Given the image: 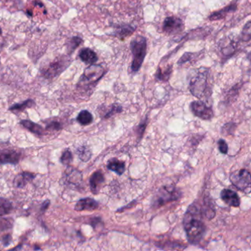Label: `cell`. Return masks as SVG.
Masks as SVG:
<instances>
[{
    "instance_id": "1",
    "label": "cell",
    "mask_w": 251,
    "mask_h": 251,
    "mask_svg": "<svg viewBox=\"0 0 251 251\" xmlns=\"http://www.w3.org/2000/svg\"><path fill=\"white\" fill-rule=\"evenodd\" d=\"M184 228L188 241L197 245L205 233V225L202 221V212L197 204L189 206L184 217Z\"/></svg>"
},
{
    "instance_id": "2",
    "label": "cell",
    "mask_w": 251,
    "mask_h": 251,
    "mask_svg": "<svg viewBox=\"0 0 251 251\" xmlns=\"http://www.w3.org/2000/svg\"><path fill=\"white\" fill-rule=\"evenodd\" d=\"M147 50L146 38L141 36L135 37L131 42V50L133 54V61L131 66L133 72H137L144 61Z\"/></svg>"
},
{
    "instance_id": "3",
    "label": "cell",
    "mask_w": 251,
    "mask_h": 251,
    "mask_svg": "<svg viewBox=\"0 0 251 251\" xmlns=\"http://www.w3.org/2000/svg\"><path fill=\"white\" fill-rule=\"evenodd\" d=\"M181 192L175 186H163L155 195L152 200L154 208H160L171 202L176 201L181 197Z\"/></svg>"
},
{
    "instance_id": "4",
    "label": "cell",
    "mask_w": 251,
    "mask_h": 251,
    "mask_svg": "<svg viewBox=\"0 0 251 251\" xmlns=\"http://www.w3.org/2000/svg\"><path fill=\"white\" fill-rule=\"evenodd\" d=\"M207 71L201 69L190 82V90L198 98L206 97L208 91Z\"/></svg>"
},
{
    "instance_id": "5",
    "label": "cell",
    "mask_w": 251,
    "mask_h": 251,
    "mask_svg": "<svg viewBox=\"0 0 251 251\" xmlns=\"http://www.w3.org/2000/svg\"><path fill=\"white\" fill-rule=\"evenodd\" d=\"M104 70L101 65H92L84 70L79 81V87L83 89H90L95 86L97 82L104 74Z\"/></svg>"
},
{
    "instance_id": "6",
    "label": "cell",
    "mask_w": 251,
    "mask_h": 251,
    "mask_svg": "<svg viewBox=\"0 0 251 251\" xmlns=\"http://www.w3.org/2000/svg\"><path fill=\"white\" fill-rule=\"evenodd\" d=\"M70 64V59L67 56H61L54 59L41 70L43 77L47 79H52L60 75Z\"/></svg>"
},
{
    "instance_id": "7",
    "label": "cell",
    "mask_w": 251,
    "mask_h": 251,
    "mask_svg": "<svg viewBox=\"0 0 251 251\" xmlns=\"http://www.w3.org/2000/svg\"><path fill=\"white\" fill-rule=\"evenodd\" d=\"M230 180L236 189L244 193H251V174L248 170L242 169L234 172L230 176Z\"/></svg>"
},
{
    "instance_id": "8",
    "label": "cell",
    "mask_w": 251,
    "mask_h": 251,
    "mask_svg": "<svg viewBox=\"0 0 251 251\" xmlns=\"http://www.w3.org/2000/svg\"><path fill=\"white\" fill-rule=\"evenodd\" d=\"M192 112L196 117L203 120H211L213 117V110L202 101H194L190 105Z\"/></svg>"
},
{
    "instance_id": "9",
    "label": "cell",
    "mask_w": 251,
    "mask_h": 251,
    "mask_svg": "<svg viewBox=\"0 0 251 251\" xmlns=\"http://www.w3.org/2000/svg\"><path fill=\"white\" fill-rule=\"evenodd\" d=\"M183 29V22L180 18L176 17H167L163 23V31L168 34H179Z\"/></svg>"
},
{
    "instance_id": "10",
    "label": "cell",
    "mask_w": 251,
    "mask_h": 251,
    "mask_svg": "<svg viewBox=\"0 0 251 251\" xmlns=\"http://www.w3.org/2000/svg\"><path fill=\"white\" fill-rule=\"evenodd\" d=\"M21 159V154L14 150H0V165L17 164Z\"/></svg>"
},
{
    "instance_id": "11",
    "label": "cell",
    "mask_w": 251,
    "mask_h": 251,
    "mask_svg": "<svg viewBox=\"0 0 251 251\" xmlns=\"http://www.w3.org/2000/svg\"><path fill=\"white\" fill-rule=\"evenodd\" d=\"M220 197L225 203L232 207H238L240 205L239 195L231 189H223L220 193Z\"/></svg>"
},
{
    "instance_id": "12",
    "label": "cell",
    "mask_w": 251,
    "mask_h": 251,
    "mask_svg": "<svg viewBox=\"0 0 251 251\" xmlns=\"http://www.w3.org/2000/svg\"><path fill=\"white\" fill-rule=\"evenodd\" d=\"M99 203L98 202L96 201L92 198L81 199L77 202L76 204L75 209L77 212H82V211H93L98 209Z\"/></svg>"
},
{
    "instance_id": "13",
    "label": "cell",
    "mask_w": 251,
    "mask_h": 251,
    "mask_svg": "<svg viewBox=\"0 0 251 251\" xmlns=\"http://www.w3.org/2000/svg\"><path fill=\"white\" fill-rule=\"evenodd\" d=\"M104 182V176L101 172H95L90 179V189L94 195L98 194Z\"/></svg>"
},
{
    "instance_id": "14",
    "label": "cell",
    "mask_w": 251,
    "mask_h": 251,
    "mask_svg": "<svg viewBox=\"0 0 251 251\" xmlns=\"http://www.w3.org/2000/svg\"><path fill=\"white\" fill-rule=\"evenodd\" d=\"M35 178V175L29 172H23L18 176H16L14 180V186L18 189L24 188L29 182L33 180Z\"/></svg>"
},
{
    "instance_id": "15",
    "label": "cell",
    "mask_w": 251,
    "mask_h": 251,
    "mask_svg": "<svg viewBox=\"0 0 251 251\" xmlns=\"http://www.w3.org/2000/svg\"><path fill=\"white\" fill-rule=\"evenodd\" d=\"M79 57L82 61L87 64H93L98 60L97 53L89 48H84L80 51Z\"/></svg>"
},
{
    "instance_id": "16",
    "label": "cell",
    "mask_w": 251,
    "mask_h": 251,
    "mask_svg": "<svg viewBox=\"0 0 251 251\" xmlns=\"http://www.w3.org/2000/svg\"><path fill=\"white\" fill-rule=\"evenodd\" d=\"M20 124H21L23 127L27 129V130H30L31 133H34V134L38 135V136H43V135L45 134V130H44V129L40 125L30 121V120H21V121L20 122Z\"/></svg>"
},
{
    "instance_id": "17",
    "label": "cell",
    "mask_w": 251,
    "mask_h": 251,
    "mask_svg": "<svg viewBox=\"0 0 251 251\" xmlns=\"http://www.w3.org/2000/svg\"><path fill=\"white\" fill-rule=\"evenodd\" d=\"M35 105V103L33 100L28 99V100H25L22 103H16V104L13 105L9 108V110L14 114H18L24 111L25 109L33 107Z\"/></svg>"
},
{
    "instance_id": "18",
    "label": "cell",
    "mask_w": 251,
    "mask_h": 251,
    "mask_svg": "<svg viewBox=\"0 0 251 251\" xmlns=\"http://www.w3.org/2000/svg\"><path fill=\"white\" fill-rule=\"evenodd\" d=\"M107 168L117 173L118 176H121L126 170V165H125L124 162L121 161L113 159L109 161L107 163Z\"/></svg>"
},
{
    "instance_id": "19",
    "label": "cell",
    "mask_w": 251,
    "mask_h": 251,
    "mask_svg": "<svg viewBox=\"0 0 251 251\" xmlns=\"http://www.w3.org/2000/svg\"><path fill=\"white\" fill-rule=\"evenodd\" d=\"M134 30L135 29L134 27L130 25H127V24L123 26L120 25L116 29V35L119 37L120 39H123V38H127V37L132 35L134 32Z\"/></svg>"
},
{
    "instance_id": "20",
    "label": "cell",
    "mask_w": 251,
    "mask_h": 251,
    "mask_svg": "<svg viewBox=\"0 0 251 251\" xmlns=\"http://www.w3.org/2000/svg\"><path fill=\"white\" fill-rule=\"evenodd\" d=\"M13 210V205L8 199L0 197V216L9 215Z\"/></svg>"
},
{
    "instance_id": "21",
    "label": "cell",
    "mask_w": 251,
    "mask_h": 251,
    "mask_svg": "<svg viewBox=\"0 0 251 251\" xmlns=\"http://www.w3.org/2000/svg\"><path fill=\"white\" fill-rule=\"evenodd\" d=\"M77 122L82 126H88L93 122V117L88 110H82L77 118Z\"/></svg>"
},
{
    "instance_id": "22",
    "label": "cell",
    "mask_w": 251,
    "mask_h": 251,
    "mask_svg": "<svg viewBox=\"0 0 251 251\" xmlns=\"http://www.w3.org/2000/svg\"><path fill=\"white\" fill-rule=\"evenodd\" d=\"M77 154L83 161H87L91 157V152L86 146H82L77 150Z\"/></svg>"
},
{
    "instance_id": "23",
    "label": "cell",
    "mask_w": 251,
    "mask_h": 251,
    "mask_svg": "<svg viewBox=\"0 0 251 251\" xmlns=\"http://www.w3.org/2000/svg\"><path fill=\"white\" fill-rule=\"evenodd\" d=\"M172 72L171 67H169L168 69L163 72L162 69L159 68L157 72H156V77L158 80H162V81H167L170 77V74Z\"/></svg>"
},
{
    "instance_id": "24",
    "label": "cell",
    "mask_w": 251,
    "mask_h": 251,
    "mask_svg": "<svg viewBox=\"0 0 251 251\" xmlns=\"http://www.w3.org/2000/svg\"><path fill=\"white\" fill-rule=\"evenodd\" d=\"M82 42H83V40L80 37H73L68 42V50L69 52V54L74 52L81 44Z\"/></svg>"
},
{
    "instance_id": "25",
    "label": "cell",
    "mask_w": 251,
    "mask_h": 251,
    "mask_svg": "<svg viewBox=\"0 0 251 251\" xmlns=\"http://www.w3.org/2000/svg\"><path fill=\"white\" fill-rule=\"evenodd\" d=\"M242 39L244 41L251 40V21L247 23L242 32Z\"/></svg>"
},
{
    "instance_id": "26",
    "label": "cell",
    "mask_w": 251,
    "mask_h": 251,
    "mask_svg": "<svg viewBox=\"0 0 251 251\" xmlns=\"http://www.w3.org/2000/svg\"><path fill=\"white\" fill-rule=\"evenodd\" d=\"M14 224V220L12 219H7V218H2L0 219V232L8 230L11 229Z\"/></svg>"
},
{
    "instance_id": "27",
    "label": "cell",
    "mask_w": 251,
    "mask_h": 251,
    "mask_svg": "<svg viewBox=\"0 0 251 251\" xmlns=\"http://www.w3.org/2000/svg\"><path fill=\"white\" fill-rule=\"evenodd\" d=\"M73 161L72 153L69 150H66L60 157V161L63 164L68 165Z\"/></svg>"
},
{
    "instance_id": "28",
    "label": "cell",
    "mask_w": 251,
    "mask_h": 251,
    "mask_svg": "<svg viewBox=\"0 0 251 251\" xmlns=\"http://www.w3.org/2000/svg\"><path fill=\"white\" fill-rule=\"evenodd\" d=\"M234 9V8L233 5H230V6H229V8H227V10L225 9L224 11H218V12L215 13V14H212V16H210L209 17V18H210V20H217V19H219V18H221L222 17H224L225 14H227L229 11H232V10Z\"/></svg>"
},
{
    "instance_id": "29",
    "label": "cell",
    "mask_w": 251,
    "mask_h": 251,
    "mask_svg": "<svg viewBox=\"0 0 251 251\" xmlns=\"http://www.w3.org/2000/svg\"><path fill=\"white\" fill-rule=\"evenodd\" d=\"M46 128L48 130H54V131H57L62 128L61 124L57 121L49 122L47 126H46Z\"/></svg>"
},
{
    "instance_id": "30",
    "label": "cell",
    "mask_w": 251,
    "mask_h": 251,
    "mask_svg": "<svg viewBox=\"0 0 251 251\" xmlns=\"http://www.w3.org/2000/svg\"><path fill=\"white\" fill-rule=\"evenodd\" d=\"M218 144L219 151L221 152L223 154H226L228 153V150H229L227 143L223 139H219Z\"/></svg>"
},
{
    "instance_id": "31",
    "label": "cell",
    "mask_w": 251,
    "mask_h": 251,
    "mask_svg": "<svg viewBox=\"0 0 251 251\" xmlns=\"http://www.w3.org/2000/svg\"><path fill=\"white\" fill-rule=\"evenodd\" d=\"M122 111V108L120 107V106H117V105H114L113 106V108L111 109L110 112L107 113L106 114V118H109V117L113 116V114H117V113L121 112Z\"/></svg>"
},
{
    "instance_id": "32",
    "label": "cell",
    "mask_w": 251,
    "mask_h": 251,
    "mask_svg": "<svg viewBox=\"0 0 251 251\" xmlns=\"http://www.w3.org/2000/svg\"><path fill=\"white\" fill-rule=\"evenodd\" d=\"M1 242L3 244L4 246L8 247L12 242V236L11 234H5L1 239Z\"/></svg>"
},
{
    "instance_id": "33",
    "label": "cell",
    "mask_w": 251,
    "mask_h": 251,
    "mask_svg": "<svg viewBox=\"0 0 251 251\" xmlns=\"http://www.w3.org/2000/svg\"><path fill=\"white\" fill-rule=\"evenodd\" d=\"M50 201L49 200H46V201H44V203H43L42 206H41V212H43V213H44V212H46V211L48 209L49 206H50Z\"/></svg>"
},
{
    "instance_id": "34",
    "label": "cell",
    "mask_w": 251,
    "mask_h": 251,
    "mask_svg": "<svg viewBox=\"0 0 251 251\" xmlns=\"http://www.w3.org/2000/svg\"><path fill=\"white\" fill-rule=\"evenodd\" d=\"M34 4H35V5H39L41 8L44 7V4H43L42 2H40V1H35V2H34Z\"/></svg>"
},
{
    "instance_id": "35",
    "label": "cell",
    "mask_w": 251,
    "mask_h": 251,
    "mask_svg": "<svg viewBox=\"0 0 251 251\" xmlns=\"http://www.w3.org/2000/svg\"><path fill=\"white\" fill-rule=\"evenodd\" d=\"M2 28H1V27H0V35H2Z\"/></svg>"
}]
</instances>
